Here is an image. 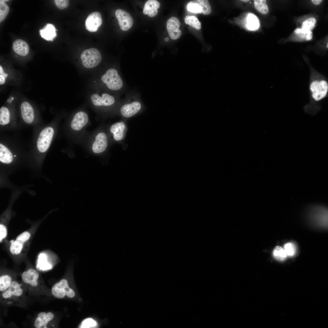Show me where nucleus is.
Wrapping results in <instances>:
<instances>
[{
  "label": "nucleus",
  "instance_id": "obj_1",
  "mask_svg": "<svg viewBox=\"0 0 328 328\" xmlns=\"http://www.w3.org/2000/svg\"><path fill=\"white\" fill-rule=\"evenodd\" d=\"M97 88L114 93L121 91L124 83L118 70L113 68L107 70L100 74L96 81Z\"/></svg>",
  "mask_w": 328,
  "mask_h": 328
},
{
  "label": "nucleus",
  "instance_id": "obj_2",
  "mask_svg": "<svg viewBox=\"0 0 328 328\" xmlns=\"http://www.w3.org/2000/svg\"><path fill=\"white\" fill-rule=\"evenodd\" d=\"M91 94L90 99L92 104L98 107H109L114 105L117 101L114 93L99 89Z\"/></svg>",
  "mask_w": 328,
  "mask_h": 328
},
{
  "label": "nucleus",
  "instance_id": "obj_3",
  "mask_svg": "<svg viewBox=\"0 0 328 328\" xmlns=\"http://www.w3.org/2000/svg\"><path fill=\"white\" fill-rule=\"evenodd\" d=\"M83 66L87 69H92L97 66L102 59L101 54L97 49L91 48L83 51L80 56Z\"/></svg>",
  "mask_w": 328,
  "mask_h": 328
},
{
  "label": "nucleus",
  "instance_id": "obj_4",
  "mask_svg": "<svg viewBox=\"0 0 328 328\" xmlns=\"http://www.w3.org/2000/svg\"><path fill=\"white\" fill-rule=\"evenodd\" d=\"M54 134L53 128L50 126L43 129L40 133L37 142V147L41 152H46L49 148Z\"/></svg>",
  "mask_w": 328,
  "mask_h": 328
},
{
  "label": "nucleus",
  "instance_id": "obj_5",
  "mask_svg": "<svg viewBox=\"0 0 328 328\" xmlns=\"http://www.w3.org/2000/svg\"><path fill=\"white\" fill-rule=\"evenodd\" d=\"M53 295L58 299H62L66 295L69 298L73 297L75 295L74 291L70 288L67 281L62 279L56 283L51 289Z\"/></svg>",
  "mask_w": 328,
  "mask_h": 328
},
{
  "label": "nucleus",
  "instance_id": "obj_6",
  "mask_svg": "<svg viewBox=\"0 0 328 328\" xmlns=\"http://www.w3.org/2000/svg\"><path fill=\"white\" fill-rule=\"evenodd\" d=\"M312 92V97L316 101H319L326 95L328 90V84L326 81L315 80L312 82L310 87Z\"/></svg>",
  "mask_w": 328,
  "mask_h": 328
},
{
  "label": "nucleus",
  "instance_id": "obj_7",
  "mask_svg": "<svg viewBox=\"0 0 328 328\" xmlns=\"http://www.w3.org/2000/svg\"><path fill=\"white\" fill-rule=\"evenodd\" d=\"M142 108V105L141 102L138 100H135L122 105L120 109V113L123 117L129 118L139 112Z\"/></svg>",
  "mask_w": 328,
  "mask_h": 328
},
{
  "label": "nucleus",
  "instance_id": "obj_8",
  "mask_svg": "<svg viewBox=\"0 0 328 328\" xmlns=\"http://www.w3.org/2000/svg\"><path fill=\"white\" fill-rule=\"evenodd\" d=\"M115 15L121 29L127 31L132 27L133 20L127 12L121 9H118L115 11Z\"/></svg>",
  "mask_w": 328,
  "mask_h": 328
},
{
  "label": "nucleus",
  "instance_id": "obj_9",
  "mask_svg": "<svg viewBox=\"0 0 328 328\" xmlns=\"http://www.w3.org/2000/svg\"><path fill=\"white\" fill-rule=\"evenodd\" d=\"M102 22L101 15L98 12H94L90 13L85 22L86 29L90 32L97 31Z\"/></svg>",
  "mask_w": 328,
  "mask_h": 328
},
{
  "label": "nucleus",
  "instance_id": "obj_10",
  "mask_svg": "<svg viewBox=\"0 0 328 328\" xmlns=\"http://www.w3.org/2000/svg\"><path fill=\"white\" fill-rule=\"evenodd\" d=\"M89 117L84 111H80L73 116L70 123V127L74 131L81 130L89 121Z\"/></svg>",
  "mask_w": 328,
  "mask_h": 328
},
{
  "label": "nucleus",
  "instance_id": "obj_11",
  "mask_svg": "<svg viewBox=\"0 0 328 328\" xmlns=\"http://www.w3.org/2000/svg\"><path fill=\"white\" fill-rule=\"evenodd\" d=\"M108 144V138L104 132L98 133L95 137L92 145V150L95 153L103 152L106 149Z\"/></svg>",
  "mask_w": 328,
  "mask_h": 328
},
{
  "label": "nucleus",
  "instance_id": "obj_12",
  "mask_svg": "<svg viewBox=\"0 0 328 328\" xmlns=\"http://www.w3.org/2000/svg\"><path fill=\"white\" fill-rule=\"evenodd\" d=\"M180 23L176 17H172L167 20L166 28L168 32L170 38L176 40L180 36L181 31L179 29Z\"/></svg>",
  "mask_w": 328,
  "mask_h": 328
},
{
  "label": "nucleus",
  "instance_id": "obj_13",
  "mask_svg": "<svg viewBox=\"0 0 328 328\" xmlns=\"http://www.w3.org/2000/svg\"><path fill=\"white\" fill-rule=\"evenodd\" d=\"M20 109L21 116L24 121L30 124L34 118V112L33 108L28 101H24L21 104Z\"/></svg>",
  "mask_w": 328,
  "mask_h": 328
},
{
  "label": "nucleus",
  "instance_id": "obj_14",
  "mask_svg": "<svg viewBox=\"0 0 328 328\" xmlns=\"http://www.w3.org/2000/svg\"><path fill=\"white\" fill-rule=\"evenodd\" d=\"M126 125L123 121L116 122L112 124L110 128V131L112 134L114 140L120 141L124 139Z\"/></svg>",
  "mask_w": 328,
  "mask_h": 328
},
{
  "label": "nucleus",
  "instance_id": "obj_15",
  "mask_svg": "<svg viewBox=\"0 0 328 328\" xmlns=\"http://www.w3.org/2000/svg\"><path fill=\"white\" fill-rule=\"evenodd\" d=\"M160 6L159 2L155 0H149L145 3L143 10V13L147 14L150 17L155 16L158 13L157 9Z\"/></svg>",
  "mask_w": 328,
  "mask_h": 328
},
{
  "label": "nucleus",
  "instance_id": "obj_16",
  "mask_svg": "<svg viewBox=\"0 0 328 328\" xmlns=\"http://www.w3.org/2000/svg\"><path fill=\"white\" fill-rule=\"evenodd\" d=\"M12 47L17 54L22 56L27 55L29 51V47L27 43L21 39L15 40L13 43Z\"/></svg>",
  "mask_w": 328,
  "mask_h": 328
},
{
  "label": "nucleus",
  "instance_id": "obj_17",
  "mask_svg": "<svg viewBox=\"0 0 328 328\" xmlns=\"http://www.w3.org/2000/svg\"><path fill=\"white\" fill-rule=\"evenodd\" d=\"M56 31L53 24L48 23L43 29L40 30V34L41 37L44 39L53 41L56 36Z\"/></svg>",
  "mask_w": 328,
  "mask_h": 328
},
{
  "label": "nucleus",
  "instance_id": "obj_18",
  "mask_svg": "<svg viewBox=\"0 0 328 328\" xmlns=\"http://www.w3.org/2000/svg\"><path fill=\"white\" fill-rule=\"evenodd\" d=\"M13 155L11 152L4 145L0 144V160L3 163H9L13 159Z\"/></svg>",
  "mask_w": 328,
  "mask_h": 328
},
{
  "label": "nucleus",
  "instance_id": "obj_19",
  "mask_svg": "<svg viewBox=\"0 0 328 328\" xmlns=\"http://www.w3.org/2000/svg\"><path fill=\"white\" fill-rule=\"evenodd\" d=\"M247 27L249 30L255 31L258 29L259 23L258 19L253 14H249L247 17Z\"/></svg>",
  "mask_w": 328,
  "mask_h": 328
},
{
  "label": "nucleus",
  "instance_id": "obj_20",
  "mask_svg": "<svg viewBox=\"0 0 328 328\" xmlns=\"http://www.w3.org/2000/svg\"><path fill=\"white\" fill-rule=\"evenodd\" d=\"M10 113L9 109L5 106L2 107L0 109V124L5 125L9 122Z\"/></svg>",
  "mask_w": 328,
  "mask_h": 328
},
{
  "label": "nucleus",
  "instance_id": "obj_21",
  "mask_svg": "<svg viewBox=\"0 0 328 328\" xmlns=\"http://www.w3.org/2000/svg\"><path fill=\"white\" fill-rule=\"evenodd\" d=\"M185 23L192 27L197 30H200L201 27V24L198 18L194 15H186L185 18Z\"/></svg>",
  "mask_w": 328,
  "mask_h": 328
},
{
  "label": "nucleus",
  "instance_id": "obj_22",
  "mask_svg": "<svg viewBox=\"0 0 328 328\" xmlns=\"http://www.w3.org/2000/svg\"><path fill=\"white\" fill-rule=\"evenodd\" d=\"M22 242L15 240L12 242L9 247L10 253L13 255H17L21 252L23 247V244Z\"/></svg>",
  "mask_w": 328,
  "mask_h": 328
},
{
  "label": "nucleus",
  "instance_id": "obj_23",
  "mask_svg": "<svg viewBox=\"0 0 328 328\" xmlns=\"http://www.w3.org/2000/svg\"><path fill=\"white\" fill-rule=\"evenodd\" d=\"M273 255L275 259L280 261L285 260L287 256L284 248L279 246L275 247L273 251Z\"/></svg>",
  "mask_w": 328,
  "mask_h": 328
},
{
  "label": "nucleus",
  "instance_id": "obj_24",
  "mask_svg": "<svg viewBox=\"0 0 328 328\" xmlns=\"http://www.w3.org/2000/svg\"><path fill=\"white\" fill-rule=\"evenodd\" d=\"M255 9L263 14H266L269 12L268 7L265 0H255L254 1Z\"/></svg>",
  "mask_w": 328,
  "mask_h": 328
},
{
  "label": "nucleus",
  "instance_id": "obj_25",
  "mask_svg": "<svg viewBox=\"0 0 328 328\" xmlns=\"http://www.w3.org/2000/svg\"><path fill=\"white\" fill-rule=\"evenodd\" d=\"M8 289L11 292L12 295L17 296L21 295L23 292L20 285L15 281L11 282Z\"/></svg>",
  "mask_w": 328,
  "mask_h": 328
},
{
  "label": "nucleus",
  "instance_id": "obj_26",
  "mask_svg": "<svg viewBox=\"0 0 328 328\" xmlns=\"http://www.w3.org/2000/svg\"><path fill=\"white\" fill-rule=\"evenodd\" d=\"M12 280L11 277L9 275H4L0 277V291H4L9 287Z\"/></svg>",
  "mask_w": 328,
  "mask_h": 328
},
{
  "label": "nucleus",
  "instance_id": "obj_27",
  "mask_svg": "<svg viewBox=\"0 0 328 328\" xmlns=\"http://www.w3.org/2000/svg\"><path fill=\"white\" fill-rule=\"evenodd\" d=\"M193 1L200 6L202 8V12L203 14L208 15L210 13L211 7L208 0H196Z\"/></svg>",
  "mask_w": 328,
  "mask_h": 328
},
{
  "label": "nucleus",
  "instance_id": "obj_28",
  "mask_svg": "<svg viewBox=\"0 0 328 328\" xmlns=\"http://www.w3.org/2000/svg\"><path fill=\"white\" fill-rule=\"evenodd\" d=\"M295 32L298 34L301 38L307 40H310L312 37L313 33L311 31L297 28L295 30Z\"/></svg>",
  "mask_w": 328,
  "mask_h": 328
},
{
  "label": "nucleus",
  "instance_id": "obj_29",
  "mask_svg": "<svg viewBox=\"0 0 328 328\" xmlns=\"http://www.w3.org/2000/svg\"><path fill=\"white\" fill-rule=\"evenodd\" d=\"M316 22V20L315 18H309L303 22L302 26V29L307 30L311 31L315 27Z\"/></svg>",
  "mask_w": 328,
  "mask_h": 328
},
{
  "label": "nucleus",
  "instance_id": "obj_30",
  "mask_svg": "<svg viewBox=\"0 0 328 328\" xmlns=\"http://www.w3.org/2000/svg\"><path fill=\"white\" fill-rule=\"evenodd\" d=\"M0 22L4 20L9 11V7L5 2L0 1Z\"/></svg>",
  "mask_w": 328,
  "mask_h": 328
},
{
  "label": "nucleus",
  "instance_id": "obj_31",
  "mask_svg": "<svg viewBox=\"0 0 328 328\" xmlns=\"http://www.w3.org/2000/svg\"><path fill=\"white\" fill-rule=\"evenodd\" d=\"M187 9L188 11L193 13H201L202 12V8L200 6L193 1L188 3Z\"/></svg>",
  "mask_w": 328,
  "mask_h": 328
},
{
  "label": "nucleus",
  "instance_id": "obj_32",
  "mask_svg": "<svg viewBox=\"0 0 328 328\" xmlns=\"http://www.w3.org/2000/svg\"><path fill=\"white\" fill-rule=\"evenodd\" d=\"M284 249L287 256L289 257L293 256L296 253V248L293 244L288 242L284 245Z\"/></svg>",
  "mask_w": 328,
  "mask_h": 328
},
{
  "label": "nucleus",
  "instance_id": "obj_33",
  "mask_svg": "<svg viewBox=\"0 0 328 328\" xmlns=\"http://www.w3.org/2000/svg\"><path fill=\"white\" fill-rule=\"evenodd\" d=\"M22 279L23 282L26 284H28L31 285L32 282L35 280L29 274L27 271L24 272L22 275Z\"/></svg>",
  "mask_w": 328,
  "mask_h": 328
},
{
  "label": "nucleus",
  "instance_id": "obj_34",
  "mask_svg": "<svg viewBox=\"0 0 328 328\" xmlns=\"http://www.w3.org/2000/svg\"><path fill=\"white\" fill-rule=\"evenodd\" d=\"M31 236L30 233L28 231H25L18 235L16 239L24 243L27 241Z\"/></svg>",
  "mask_w": 328,
  "mask_h": 328
},
{
  "label": "nucleus",
  "instance_id": "obj_35",
  "mask_svg": "<svg viewBox=\"0 0 328 328\" xmlns=\"http://www.w3.org/2000/svg\"><path fill=\"white\" fill-rule=\"evenodd\" d=\"M55 2L57 7L60 10L67 8L69 5V1L67 0H55Z\"/></svg>",
  "mask_w": 328,
  "mask_h": 328
},
{
  "label": "nucleus",
  "instance_id": "obj_36",
  "mask_svg": "<svg viewBox=\"0 0 328 328\" xmlns=\"http://www.w3.org/2000/svg\"><path fill=\"white\" fill-rule=\"evenodd\" d=\"M7 229L5 226L1 224H0V242L1 243L3 240L7 237Z\"/></svg>",
  "mask_w": 328,
  "mask_h": 328
},
{
  "label": "nucleus",
  "instance_id": "obj_37",
  "mask_svg": "<svg viewBox=\"0 0 328 328\" xmlns=\"http://www.w3.org/2000/svg\"><path fill=\"white\" fill-rule=\"evenodd\" d=\"M96 322L92 319H88L83 321L82 323V328H89L94 326L96 325Z\"/></svg>",
  "mask_w": 328,
  "mask_h": 328
},
{
  "label": "nucleus",
  "instance_id": "obj_38",
  "mask_svg": "<svg viewBox=\"0 0 328 328\" xmlns=\"http://www.w3.org/2000/svg\"><path fill=\"white\" fill-rule=\"evenodd\" d=\"M46 313L45 312H41L38 315L37 317L40 319L43 324V325L42 326L41 328H47L46 325L48 322L47 321L46 318Z\"/></svg>",
  "mask_w": 328,
  "mask_h": 328
},
{
  "label": "nucleus",
  "instance_id": "obj_39",
  "mask_svg": "<svg viewBox=\"0 0 328 328\" xmlns=\"http://www.w3.org/2000/svg\"><path fill=\"white\" fill-rule=\"evenodd\" d=\"M27 271L34 279L37 280L38 279L39 274L37 271L33 268H30Z\"/></svg>",
  "mask_w": 328,
  "mask_h": 328
},
{
  "label": "nucleus",
  "instance_id": "obj_40",
  "mask_svg": "<svg viewBox=\"0 0 328 328\" xmlns=\"http://www.w3.org/2000/svg\"><path fill=\"white\" fill-rule=\"evenodd\" d=\"M34 325L36 328H41L43 324L40 319L37 317L35 319Z\"/></svg>",
  "mask_w": 328,
  "mask_h": 328
},
{
  "label": "nucleus",
  "instance_id": "obj_41",
  "mask_svg": "<svg viewBox=\"0 0 328 328\" xmlns=\"http://www.w3.org/2000/svg\"><path fill=\"white\" fill-rule=\"evenodd\" d=\"M12 295L11 292L8 289L4 291L2 294V296L4 298L7 299L11 297Z\"/></svg>",
  "mask_w": 328,
  "mask_h": 328
},
{
  "label": "nucleus",
  "instance_id": "obj_42",
  "mask_svg": "<svg viewBox=\"0 0 328 328\" xmlns=\"http://www.w3.org/2000/svg\"><path fill=\"white\" fill-rule=\"evenodd\" d=\"M53 314L51 312H48L46 315V318L47 321L49 322L52 320L54 318Z\"/></svg>",
  "mask_w": 328,
  "mask_h": 328
},
{
  "label": "nucleus",
  "instance_id": "obj_43",
  "mask_svg": "<svg viewBox=\"0 0 328 328\" xmlns=\"http://www.w3.org/2000/svg\"><path fill=\"white\" fill-rule=\"evenodd\" d=\"M312 2L315 5H319L322 2V0H311Z\"/></svg>",
  "mask_w": 328,
  "mask_h": 328
},
{
  "label": "nucleus",
  "instance_id": "obj_44",
  "mask_svg": "<svg viewBox=\"0 0 328 328\" xmlns=\"http://www.w3.org/2000/svg\"><path fill=\"white\" fill-rule=\"evenodd\" d=\"M241 1L245 2H248L249 1V0H241Z\"/></svg>",
  "mask_w": 328,
  "mask_h": 328
},
{
  "label": "nucleus",
  "instance_id": "obj_45",
  "mask_svg": "<svg viewBox=\"0 0 328 328\" xmlns=\"http://www.w3.org/2000/svg\"><path fill=\"white\" fill-rule=\"evenodd\" d=\"M169 40V39L168 37H166L165 39V41L166 42H168Z\"/></svg>",
  "mask_w": 328,
  "mask_h": 328
},
{
  "label": "nucleus",
  "instance_id": "obj_46",
  "mask_svg": "<svg viewBox=\"0 0 328 328\" xmlns=\"http://www.w3.org/2000/svg\"><path fill=\"white\" fill-rule=\"evenodd\" d=\"M1 1H2V2H7V1H8V0H1Z\"/></svg>",
  "mask_w": 328,
  "mask_h": 328
},
{
  "label": "nucleus",
  "instance_id": "obj_47",
  "mask_svg": "<svg viewBox=\"0 0 328 328\" xmlns=\"http://www.w3.org/2000/svg\"><path fill=\"white\" fill-rule=\"evenodd\" d=\"M327 48H328V43H327Z\"/></svg>",
  "mask_w": 328,
  "mask_h": 328
},
{
  "label": "nucleus",
  "instance_id": "obj_48",
  "mask_svg": "<svg viewBox=\"0 0 328 328\" xmlns=\"http://www.w3.org/2000/svg\"><path fill=\"white\" fill-rule=\"evenodd\" d=\"M14 156L15 157V156H16L15 155H14Z\"/></svg>",
  "mask_w": 328,
  "mask_h": 328
}]
</instances>
